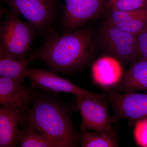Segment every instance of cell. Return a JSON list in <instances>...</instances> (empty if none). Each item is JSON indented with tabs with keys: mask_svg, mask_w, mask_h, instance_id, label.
Wrapping results in <instances>:
<instances>
[{
	"mask_svg": "<svg viewBox=\"0 0 147 147\" xmlns=\"http://www.w3.org/2000/svg\"><path fill=\"white\" fill-rule=\"evenodd\" d=\"M26 76L30 82L32 88L71 94L74 96H98L100 95L82 88L50 70L31 67L27 70Z\"/></svg>",
	"mask_w": 147,
	"mask_h": 147,
	"instance_id": "9c48e42d",
	"label": "cell"
},
{
	"mask_svg": "<svg viewBox=\"0 0 147 147\" xmlns=\"http://www.w3.org/2000/svg\"><path fill=\"white\" fill-rule=\"evenodd\" d=\"M32 101L22 112L20 123L44 134L58 147H76L82 145V133L74 126L72 117L77 112L75 100L62 101L59 93L33 88Z\"/></svg>",
	"mask_w": 147,
	"mask_h": 147,
	"instance_id": "6da1fadb",
	"label": "cell"
},
{
	"mask_svg": "<svg viewBox=\"0 0 147 147\" xmlns=\"http://www.w3.org/2000/svg\"><path fill=\"white\" fill-rule=\"evenodd\" d=\"M139 90L147 91V60L142 59L131 66L121 83L111 90L124 93Z\"/></svg>",
	"mask_w": 147,
	"mask_h": 147,
	"instance_id": "4fadbf2b",
	"label": "cell"
},
{
	"mask_svg": "<svg viewBox=\"0 0 147 147\" xmlns=\"http://www.w3.org/2000/svg\"><path fill=\"white\" fill-rule=\"evenodd\" d=\"M133 138L137 145L147 147V119L137 121L134 124Z\"/></svg>",
	"mask_w": 147,
	"mask_h": 147,
	"instance_id": "ffe728a7",
	"label": "cell"
},
{
	"mask_svg": "<svg viewBox=\"0 0 147 147\" xmlns=\"http://www.w3.org/2000/svg\"><path fill=\"white\" fill-rule=\"evenodd\" d=\"M31 63L28 59L0 58V76L25 83L26 74Z\"/></svg>",
	"mask_w": 147,
	"mask_h": 147,
	"instance_id": "5bb4252c",
	"label": "cell"
},
{
	"mask_svg": "<svg viewBox=\"0 0 147 147\" xmlns=\"http://www.w3.org/2000/svg\"><path fill=\"white\" fill-rule=\"evenodd\" d=\"M90 73L92 84L104 90L118 86L126 72L121 61L113 55H106L92 62Z\"/></svg>",
	"mask_w": 147,
	"mask_h": 147,
	"instance_id": "30bf717a",
	"label": "cell"
},
{
	"mask_svg": "<svg viewBox=\"0 0 147 147\" xmlns=\"http://www.w3.org/2000/svg\"><path fill=\"white\" fill-rule=\"evenodd\" d=\"M108 0H65L63 17L57 30L73 31L96 19L107 8Z\"/></svg>",
	"mask_w": 147,
	"mask_h": 147,
	"instance_id": "52a82bcc",
	"label": "cell"
},
{
	"mask_svg": "<svg viewBox=\"0 0 147 147\" xmlns=\"http://www.w3.org/2000/svg\"><path fill=\"white\" fill-rule=\"evenodd\" d=\"M82 147H116L119 146L117 132L99 133L88 129L81 131Z\"/></svg>",
	"mask_w": 147,
	"mask_h": 147,
	"instance_id": "9a60e30c",
	"label": "cell"
},
{
	"mask_svg": "<svg viewBox=\"0 0 147 147\" xmlns=\"http://www.w3.org/2000/svg\"><path fill=\"white\" fill-rule=\"evenodd\" d=\"M109 25L137 35L147 26V6L142 13L130 21Z\"/></svg>",
	"mask_w": 147,
	"mask_h": 147,
	"instance_id": "e0dca14e",
	"label": "cell"
},
{
	"mask_svg": "<svg viewBox=\"0 0 147 147\" xmlns=\"http://www.w3.org/2000/svg\"><path fill=\"white\" fill-rule=\"evenodd\" d=\"M84 26L59 34L57 32L42 39V45L32 49L28 59L31 63L42 61L50 71L69 75L89 65L92 59L93 34Z\"/></svg>",
	"mask_w": 147,
	"mask_h": 147,
	"instance_id": "7a4b0ae2",
	"label": "cell"
},
{
	"mask_svg": "<svg viewBox=\"0 0 147 147\" xmlns=\"http://www.w3.org/2000/svg\"><path fill=\"white\" fill-rule=\"evenodd\" d=\"M31 87L20 81L0 76V104L7 108L24 111L32 101Z\"/></svg>",
	"mask_w": 147,
	"mask_h": 147,
	"instance_id": "8fae6325",
	"label": "cell"
},
{
	"mask_svg": "<svg viewBox=\"0 0 147 147\" xmlns=\"http://www.w3.org/2000/svg\"><path fill=\"white\" fill-rule=\"evenodd\" d=\"M147 6V0H108L107 8L111 10H136Z\"/></svg>",
	"mask_w": 147,
	"mask_h": 147,
	"instance_id": "ac0fdd59",
	"label": "cell"
},
{
	"mask_svg": "<svg viewBox=\"0 0 147 147\" xmlns=\"http://www.w3.org/2000/svg\"><path fill=\"white\" fill-rule=\"evenodd\" d=\"M139 57L147 60V26L136 35Z\"/></svg>",
	"mask_w": 147,
	"mask_h": 147,
	"instance_id": "44dd1931",
	"label": "cell"
},
{
	"mask_svg": "<svg viewBox=\"0 0 147 147\" xmlns=\"http://www.w3.org/2000/svg\"><path fill=\"white\" fill-rule=\"evenodd\" d=\"M23 111L1 105L0 147H16L18 144V125Z\"/></svg>",
	"mask_w": 147,
	"mask_h": 147,
	"instance_id": "7c38bea8",
	"label": "cell"
},
{
	"mask_svg": "<svg viewBox=\"0 0 147 147\" xmlns=\"http://www.w3.org/2000/svg\"><path fill=\"white\" fill-rule=\"evenodd\" d=\"M147 6L136 10L121 11L111 10L105 23L109 24H118L131 20L135 16L142 13Z\"/></svg>",
	"mask_w": 147,
	"mask_h": 147,
	"instance_id": "d6986e66",
	"label": "cell"
},
{
	"mask_svg": "<svg viewBox=\"0 0 147 147\" xmlns=\"http://www.w3.org/2000/svg\"><path fill=\"white\" fill-rule=\"evenodd\" d=\"M101 40L110 55L131 65L137 61L139 55L136 35L105 23Z\"/></svg>",
	"mask_w": 147,
	"mask_h": 147,
	"instance_id": "ba28073f",
	"label": "cell"
},
{
	"mask_svg": "<svg viewBox=\"0 0 147 147\" xmlns=\"http://www.w3.org/2000/svg\"><path fill=\"white\" fill-rule=\"evenodd\" d=\"M30 127L19 129L18 144L21 147H58L53 141L44 134L36 132Z\"/></svg>",
	"mask_w": 147,
	"mask_h": 147,
	"instance_id": "2e32d148",
	"label": "cell"
},
{
	"mask_svg": "<svg viewBox=\"0 0 147 147\" xmlns=\"http://www.w3.org/2000/svg\"><path fill=\"white\" fill-rule=\"evenodd\" d=\"M102 91L114 110V115L111 118L112 123L127 119L129 126H134L137 121L147 119V93Z\"/></svg>",
	"mask_w": 147,
	"mask_h": 147,
	"instance_id": "8992f818",
	"label": "cell"
},
{
	"mask_svg": "<svg viewBox=\"0 0 147 147\" xmlns=\"http://www.w3.org/2000/svg\"><path fill=\"white\" fill-rule=\"evenodd\" d=\"M77 110L82 117L81 131L88 129L99 133H115L109 112L108 98L102 92L98 96H74Z\"/></svg>",
	"mask_w": 147,
	"mask_h": 147,
	"instance_id": "5b68a950",
	"label": "cell"
},
{
	"mask_svg": "<svg viewBox=\"0 0 147 147\" xmlns=\"http://www.w3.org/2000/svg\"><path fill=\"white\" fill-rule=\"evenodd\" d=\"M11 9L0 27V58L25 59L32 50L36 32L28 22L22 21Z\"/></svg>",
	"mask_w": 147,
	"mask_h": 147,
	"instance_id": "277c9868",
	"label": "cell"
},
{
	"mask_svg": "<svg viewBox=\"0 0 147 147\" xmlns=\"http://www.w3.org/2000/svg\"><path fill=\"white\" fill-rule=\"evenodd\" d=\"M21 14L42 40L57 32L63 17L65 0H1Z\"/></svg>",
	"mask_w": 147,
	"mask_h": 147,
	"instance_id": "3957f363",
	"label": "cell"
}]
</instances>
